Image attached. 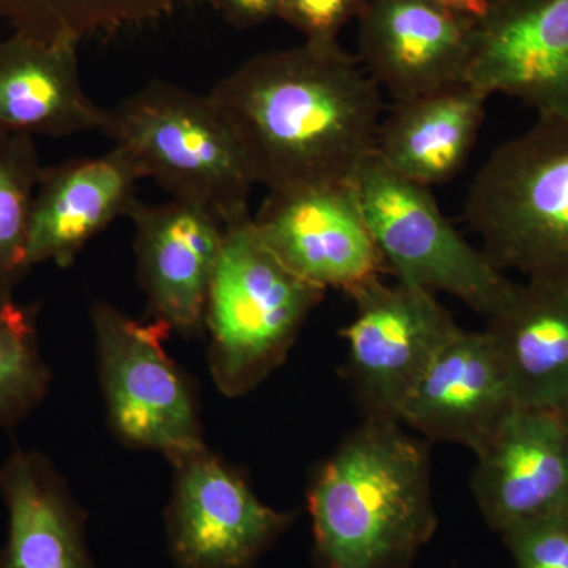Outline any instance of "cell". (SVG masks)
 <instances>
[{"label":"cell","mask_w":568,"mask_h":568,"mask_svg":"<svg viewBox=\"0 0 568 568\" xmlns=\"http://www.w3.org/2000/svg\"><path fill=\"white\" fill-rule=\"evenodd\" d=\"M207 97L268 192L353 181L384 115L379 85L338 41L261 52Z\"/></svg>","instance_id":"6da1fadb"},{"label":"cell","mask_w":568,"mask_h":568,"mask_svg":"<svg viewBox=\"0 0 568 568\" xmlns=\"http://www.w3.org/2000/svg\"><path fill=\"white\" fill-rule=\"evenodd\" d=\"M308 510L317 567H413L437 529L428 444L364 417L317 469Z\"/></svg>","instance_id":"7a4b0ae2"},{"label":"cell","mask_w":568,"mask_h":568,"mask_svg":"<svg viewBox=\"0 0 568 568\" xmlns=\"http://www.w3.org/2000/svg\"><path fill=\"white\" fill-rule=\"evenodd\" d=\"M465 220L504 274L568 286V112L538 115L474 175Z\"/></svg>","instance_id":"3957f363"},{"label":"cell","mask_w":568,"mask_h":568,"mask_svg":"<svg viewBox=\"0 0 568 568\" xmlns=\"http://www.w3.org/2000/svg\"><path fill=\"white\" fill-rule=\"evenodd\" d=\"M99 132L174 200L201 205L224 227L252 219V168L207 95L151 81L103 108Z\"/></svg>","instance_id":"277c9868"},{"label":"cell","mask_w":568,"mask_h":568,"mask_svg":"<svg viewBox=\"0 0 568 568\" xmlns=\"http://www.w3.org/2000/svg\"><path fill=\"white\" fill-rule=\"evenodd\" d=\"M324 295L276 260L254 230L253 215L224 227L204 321L219 390L235 398L267 379Z\"/></svg>","instance_id":"5b68a950"},{"label":"cell","mask_w":568,"mask_h":568,"mask_svg":"<svg viewBox=\"0 0 568 568\" xmlns=\"http://www.w3.org/2000/svg\"><path fill=\"white\" fill-rule=\"evenodd\" d=\"M354 186L386 271L396 282L448 294L488 317L511 280L448 222L432 189L396 174L372 153Z\"/></svg>","instance_id":"8992f818"},{"label":"cell","mask_w":568,"mask_h":568,"mask_svg":"<svg viewBox=\"0 0 568 568\" xmlns=\"http://www.w3.org/2000/svg\"><path fill=\"white\" fill-rule=\"evenodd\" d=\"M91 321L108 418L119 439L162 452L171 463L203 450L192 387L163 346L170 328L136 323L104 302L92 305Z\"/></svg>","instance_id":"52a82bcc"},{"label":"cell","mask_w":568,"mask_h":568,"mask_svg":"<svg viewBox=\"0 0 568 568\" xmlns=\"http://www.w3.org/2000/svg\"><path fill=\"white\" fill-rule=\"evenodd\" d=\"M354 317L342 331L345 376L365 417L398 420L407 396L437 353L462 331L437 294L383 276L349 294Z\"/></svg>","instance_id":"ba28073f"},{"label":"cell","mask_w":568,"mask_h":568,"mask_svg":"<svg viewBox=\"0 0 568 568\" xmlns=\"http://www.w3.org/2000/svg\"><path fill=\"white\" fill-rule=\"evenodd\" d=\"M253 226L284 267L320 290L349 295L386 272L353 181L268 192Z\"/></svg>","instance_id":"9c48e42d"},{"label":"cell","mask_w":568,"mask_h":568,"mask_svg":"<svg viewBox=\"0 0 568 568\" xmlns=\"http://www.w3.org/2000/svg\"><path fill=\"white\" fill-rule=\"evenodd\" d=\"M168 541L179 568H252L293 523L207 448L173 462Z\"/></svg>","instance_id":"30bf717a"},{"label":"cell","mask_w":568,"mask_h":568,"mask_svg":"<svg viewBox=\"0 0 568 568\" xmlns=\"http://www.w3.org/2000/svg\"><path fill=\"white\" fill-rule=\"evenodd\" d=\"M357 55L394 102L465 82L478 22L439 0H366Z\"/></svg>","instance_id":"8fae6325"},{"label":"cell","mask_w":568,"mask_h":568,"mask_svg":"<svg viewBox=\"0 0 568 568\" xmlns=\"http://www.w3.org/2000/svg\"><path fill=\"white\" fill-rule=\"evenodd\" d=\"M466 82L537 115L568 112V0H496L478 22Z\"/></svg>","instance_id":"7c38bea8"},{"label":"cell","mask_w":568,"mask_h":568,"mask_svg":"<svg viewBox=\"0 0 568 568\" xmlns=\"http://www.w3.org/2000/svg\"><path fill=\"white\" fill-rule=\"evenodd\" d=\"M129 219L138 280L153 321L183 336L200 334L223 248V224L201 205L174 197L160 204L138 201Z\"/></svg>","instance_id":"4fadbf2b"},{"label":"cell","mask_w":568,"mask_h":568,"mask_svg":"<svg viewBox=\"0 0 568 568\" xmlns=\"http://www.w3.org/2000/svg\"><path fill=\"white\" fill-rule=\"evenodd\" d=\"M474 499L503 534L568 508V422L559 410L518 406L476 452Z\"/></svg>","instance_id":"5bb4252c"},{"label":"cell","mask_w":568,"mask_h":568,"mask_svg":"<svg viewBox=\"0 0 568 568\" xmlns=\"http://www.w3.org/2000/svg\"><path fill=\"white\" fill-rule=\"evenodd\" d=\"M517 407L487 334L462 328L407 396L398 420L426 443L457 444L476 454Z\"/></svg>","instance_id":"9a60e30c"},{"label":"cell","mask_w":568,"mask_h":568,"mask_svg":"<svg viewBox=\"0 0 568 568\" xmlns=\"http://www.w3.org/2000/svg\"><path fill=\"white\" fill-rule=\"evenodd\" d=\"M141 168L122 149L43 166L29 224V267L67 268L92 239L138 203Z\"/></svg>","instance_id":"2e32d148"},{"label":"cell","mask_w":568,"mask_h":568,"mask_svg":"<svg viewBox=\"0 0 568 568\" xmlns=\"http://www.w3.org/2000/svg\"><path fill=\"white\" fill-rule=\"evenodd\" d=\"M78 48L14 31L0 40V132L52 140L99 132L103 108L82 88Z\"/></svg>","instance_id":"e0dca14e"},{"label":"cell","mask_w":568,"mask_h":568,"mask_svg":"<svg viewBox=\"0 0 568 568\" xmlns=\"http://www.w3.org/2000/svg\"><path fill=\"white\" fill-rule=\"evenodd\" d=\"M517 405L560 410L568 402V286L511 283L484 328Z\"/></svg>","instance_id":"ac0fdd59"},{"label":"cell","mask_w":568,"mask_h":568,"mask_svg":"<svg viewBox=\"0 0 568 568\" xmlns=\"http://www.w3.org/2000/svg\"><path fill=\"white\" fill-rule=\"evenodd\" d=\"M489 95L469 82L395 102L377 129L375 155L418 185H440L462 173L476 148Z\"/></svg>","instance_id":"d6986e66"},{"label":"cell","mask_w":568,"mask_h":568,"mask_svg":"<svg viewBox=\"0 0 568 568\" xmlns=\"http://www.w3.org/2000/svg\"><path fill=\"white\" fill-rule=\"evenodd\" d=\"M0 495L9 514L0 568H93L84 515L44 455L14 448L0 466Z\"/></svg>","instance_id":"ffe728a7"},{"label":"cell","mask_w":568,"mask_h":568,"mask_svg":"<svg viewBox=\"0 0 568 568\" xmlns=\"http://www.w3.org/2000/svg\"><path fill=\"white\" fill-rule=\"evenodd\" d=\"M197 0H0L14 32L48 41H81L162 20Z\"/></svg>","instance_id":"44dd1931"},{"label":"cell","mask_w":568,"mask_h":568,"mask_svg":"<svg viewBox=\"0 0 568 568\" xmlns=\"http://www.w3.org/2000/svg\"><path fill=\"white\" fill-rule=\"evenodd\" d=\"M36 138L0 132V304L32 271L28 263L29 224L41 174Z\"/></svg>","instance_id":"7402d4cb"},{"label":"cell","mask_w":568,"mask_h":568,"mask_svg":"<svg viewBox=\"0 0 568 568\" xmlns=\"http://www.w3.org/2000/svg\"><path fill=\"white\" fill-rule=\"evenodd\" d=\"M50 366L40 351L36 306L0 304V428H13L47 398Z\"/></svg>","instance_id":"603a6c76"},{"label":"cell","mask_w":568,"mask_h":568,"mask_svg":"<svg viewBox=\"0 0 568 568\" xmlns=\"http://www.w3.org/2000/svg\"><path fill=\"white\" fill-rule=\"evenodd\" d=\"M514 568H568V508L504 530Z\"/></svg>","instance_id":"cb8c5ba5"},{"label":"cell","mask_w":568,"mask_h":568,"mask_svg":"<svg viewBox=\"0 0 568 568\" xmlns=\"http://www.w3.org/2000/svg\"><path fill=\"white\" fill-rule=\"evenodd\" d=\"M366 0H280L276 18L301 32L305 41H338L347 22L357 18Z\"/></svg>","instance_id":"d4e9b609"},{"label":"cell","mask_w":568,"mask_h":568,"mask_svg":"<svg viewBox=\"0 0 568 568\" xmlns=\"http://www.w3.org/2000/svg\"><path fill=\"white\" fill-rule=\"evenodd\" d=\"M223 20L237 29H252L274 20L280 0H209Z\"/></svg>","instance_id":"484cf974"},{"label":"cell","mask_w":568,"mask_h":568,"mask_svg":"<svg viewBox=\"0 0 568 568\" xmlns=\"http://www.w3.org/2000/svg\"><path fill=\"white\" fill-rule=\"evenodd\" d=\"M439 2L466 14L470 20L480 22L493 9L496 0H439Z\"/></svg>","instance_id":"4316f807"},{"label":"cell","mask_w":568,"mask_h":568,"mask_svg":"<svg viewBox=\"0 0 568 568\" xmlns=\"http://www.w3.org/2000/svg\"><path fill=\"white\" fill-rule=\"evenodd\" d=\"M560 414H562L564 418L568 422V402L566 403V406L562 407V409L559 410Z\"/></svg>","instance_id":"83f0119b"}]
</instances>
